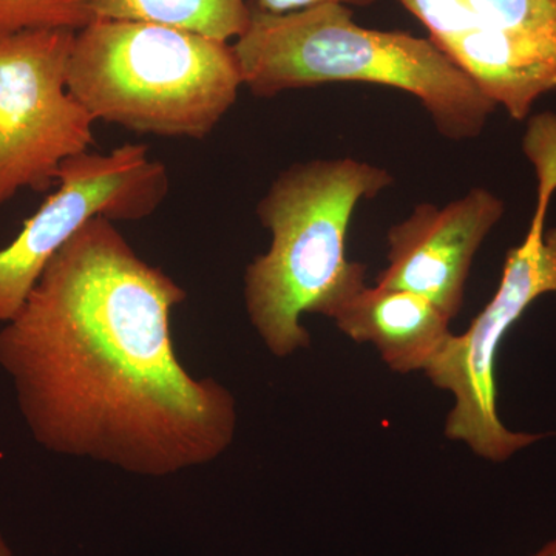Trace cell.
I'll use <instances>...</instances> for the list:
<instances>
[{"instance_id":"cell-7","label":"cell","mask_w":556,"mask_h":556,"mask_svg":"<svg viewBox=\"0 0 556 556\" xmlns=\"http://www.w3.org/2000/svg\"><path fill=\"white\" fill-rule=\"evenodd\" d=\"M58 189L0 249V327L20 313L51 258L90 219L141 222L169 192V175L146 144L119 146L108 155L83 153L62 163Z\"/></svg>"},{"instance_id":"cell-2","label":"cell","mask_w":556,"mask_h":556,"mask_svg":"<svg viewBox=\"0 0 556 556\" xmlns=\"http://www.w3.org/2000/svg\"><path fill=\"white\" fill-rule=\"evenodd\" d=\"M249 22L232 46L255 97L331 83H368L412 93L442 137L477 138L495 102L428 38L365 28L339 3L274 14L249 0Z\"/></svg>"},{"instance_id":"cell-8","label":"cell","mask_w":556,"mask_h":556,"mask_svg":"<svg viewBox=\"0 0 556 556\" xmlns=\"http://www.w3.org/2000/svg\"><path fill=\"white\" fill-rule=\"evenodd\" d=\"M503 215V200L482 188L447 206L420 204L388 230V266L376 285L422 295L452 320L463 308L475 254Z\"/></svg>"},{"instance_id":"cell-4","label":"cell","mask_w":556,"mask_h":556,"mask_svg":"<svg viewBox=\"0 0 556 556\" xmlns=\"http://www.w3.org/2000/svg\"><path fill=\"white\" fill-rule=\"evenodd\" d=\"M241 86L228 42L150 22L94 20L68 60L70 94L94 119L156 137L206 138Z\"/></svg>"},{"instance_id":"cell-11","label":"cell","mask_w":556,"mask_h":556,"mask_svg":"<svg viewBox=\"0 0 556 556\" xmlns=\"http://www.w3.org/2000/svg\"><path fill=\"white\" fill-rule=\"evenodd\" d=\"M94 20L166 25L223 40L239 38L249 22V0H86Z\"/></svg>"},{"instance_id":"cell-3","label":"cell","mask_w":556,"mask_h":556,"mask_svg":"<svg viewBox=\"0 0 556 556\" xmlns=\"http://www.w3.org/2000/svg\"><path fill=\"white\" fill-rule=\"evenodd\" d=\"M382 167L353 159L313 160L281 172L260 200L270 232L266 254L244 273V306L260 339L277 357L311 345L303 314H320L340 291L365 276L346 258V233L356 206L391 186Z\"/></svg>"},{"instance_id":"cell-10","label":"cell","mask_w":556,"mask_h":556,"mask_svg":"<svg viewBox=\"0 0 556 556\" xmlns=\"http://www.w3.org/2000/svg\"><path fill=\"white\" fill-rule=\"evenodd\" d=\"M321 316L354 342L378 348L397 372L427 371L453 336L450 318L433 302L405 289L368 288L365 277L348 285Z\"/></svg>"},{"instance_id":"cell-9","label":"cell","mask_w":556,"mask_h":556,"mask_svg":"<svg viewBox=\"0 0 556 556\" xmlns=\"http://www.w3.org/2000/svg\"><path fill=\"white\" fill-rule=\"evenodd\" d=\"M428 30V39L473 80L497 108L526 119L556 75L485 27L464 0H399Z\"/></svg>"},{"instance_id":"cell-5","label":"cell","mask_w":556,"mask_h":556,"mask_svg":"<svg viewBox=\"0 0 556 556\" xmlns=\"http://www.w3.org/2000/svg\"><path fill=\"white\" fill-rule=\"evenodd\" d=\"M75 30L0 35V211L21 190L49 192L62 163L89 152L93 116L70 94Z\"/></svg>"},{"instance_id":"cell-12","label":"cell","mask_w":556,"mask_h":556,"mask_svg":"<svg viewBox=\"0 0 556 556\" xmlns=\"http://www.w3.org/2000/svg\"><path fill=\"white\" fill-rule=\"evenodd\" d=\"M485 27L556 75V0H464Z\"/></svg>"},{"instance_id":"cell-1","label":"cell","mask_w":556,"mask_h":556,"mask_svg":"<svg viewBox=\"0 0 556 556\" xmlns=\"http://www.w3.org/2000/svg\"><path fill=\"white\" fill-rule=\"evenodd\" d=\"M186 299L108 218L51 258L0 327V368L40 447L153 479L228 452L236 397L190 375L175 351L172 313Z\"/></svg>"},{"instance_id":"cell-6","label":"cell","mask_w":556,"mask_h":556,"mask_svg":"<svg viewBox=\"0 0 556 556\" xmlns=\"http://www.w3.org/2000/svg\"><path fill=\"white\" fill-rule=\"evenodd\" d=\"M533 215L519 247L507 252L496 294L464 334L450 338L427 368L434 386L455 396L445 437L466 442L484 459L506 460L543 434L515 433L497 416L496 358L510 328L535 300L556 295V228Z\"/></svg>"},{"instance_id":"cell-14","label":"cell","mask_w":556,"mask_h":556,"mask_svg":"<svg viewBox=\"0 0 556 556\" xmlns=\"http://www.w3.org/2000/svg\"><path fill=\"white\" fill-rule=\"evenodd\" d=\"M522 149L535 166L538 200L551 201L556 190V115L541 113L530 119Z\"/></svg>"},{"instance_id":"cell-16","label":"cell","mask_w":556,"mask_h":556,"mask_svg":"<svg viewBox=\"0 0 556 556\" xmlns=\"http://www.w3.org/2000/svg\"><path fill=\"white\" fill-rule=\"evenodd\" d=\"M532 556H556V540L551 541L546 546L541 547L540 551Z\"/></svg>"},{"instance_id":"cell-17","label":"cell","mask_w":556,"mask_h":556,"mask_svg":"<svg viewBox=\"0 0 556 556\" xmlns=\"http://www.w3.org/2000/svg\"><path fill=\"white\" fill-rule=\"evenodd\" d=\"M0 556H13V554H11L9 543H7V540L5 538H3L2 532H0Z\"/></svg>"},{"instance_id":"cell-15","label":"cell","mask_w":556,"mask_h":556,"mask_svg":"<svg viewBox=\"0 0 556 556\" xmlns=\"http://www.w3.org/2000/svg\"><path fill=\"white\" fill-rule=\"evenodd\" d=\"M258 10L266 13L283 14L291 11L311 9V7L325 5V3H339L350 9H367L376 0H251Z\"/></svg>"},{"instance_id":"cell-13","label":"cell","mask_w":556,"mask_h":556,"mask_svg":"<svg viewBox=\"0 0 556 556\" xmlns=\"http://www.w3.org/2000/svg\"><path fill=\"white\" fill-rule=\"evenodd\" d=\"M93 21L86 0H0V35L38 28L79 31Z\"/></svg>"}]
</instances>
